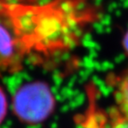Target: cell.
<instances>
[{
    "label": "cell",
    "mask_w": 128,
    "mask_h": 128,
    "mask_svg": "<svg viewBox=\"0 0 128 128\" xmlns=\"http://www.w3.org/2000/svg\"><path fill=\"white\" fill-rule=\"evenodd\" d=\"M15 12L28 57L39 60L72 49L97 14L88 0H51L33 6L17 3Z\"/></svg>",
    "instance_id": "cell-1"
},
{
    "label": "cell",
    "mask_w": 128,
    "mask_h": 128,
    "mask_svg": "<svg viewBox=\"0 0 128 128\" xmlns=\"http://www.w3.org/2000/svg\"><path fill=\"white\" fill-rule=\"evenodd\" d=\"M12 3L0 4V76L20 71L28 58Z\"/></svg>",
    "instance_id": "cell-2"
},
{
    "label": "cell",
    "mask_w": 128,
    "mask_h": 128,
    "mask_svg": "<svg viewBox=\"0 0 128 128\" xmlns=\"http://www.w3.org/2000/svg\"><path fill=\"white\" fill-rule=\"evenodd\" d=\"M52 108L50 91L39 83L20 88L14 98V110L20 120L36 123L46 118Z\"/></svg>",
    "instance_id": "cell-3"
},
{
    "label": "cell",
    "mask_w": 128,
    "mask_h": 128,
    "mask_svg": "<svg viewBox=\"0 0 128 128\" xmlns=\"http://www.w3.org/2000/svg\"><path fill=\"white\" fill-rule=\"evenodd\" d=\"M116 110L128 118V68L122 73L115 91Z\"/></svg>",
    "instance_id": "cell-4"
},
{
    "label": "cell",
    "mask_w": 128,
    "mask_h": 128,
    "mask_svg": "<svg viewBox=\"0 0 128 128\" xmlns=\"http://www.w3.org/2000/svg\"><path fill=\"white\" fill-rule=\"evenodd\" d=\"M104 119L108 128H128V118L123 116L116 108L104 114Z\"/></svg>",
    "instance_id": "cell-5"
},
{
    "label": "cell",
    "mask_w": 128,
    "mask_h": 128,
    "mask_svg": "<svg viewBox=\"0 0 128 128\" xmlns=\"http://www.w3.org/2000/svg\"><path fill=\"white\" fill-rule=\"evenodd\" d=\"M84 128H108L104 119V113H94L87 119Z\"/></svg>",
    "instance_id": "cell-6"
},
{
    "label": "cell",
    "mask_w": 128,
    "mask_h": 128,
    "mask_svg": "<svg viewBox=\"0 0 128 128\" xmlns=\"http://www.w3.org/2000/svg\"><path fill=\"white\" fill-rule=\"evenodd\" d=\"M8 102L7 97L4 92V89L0 86V124L4 122V118L7 114Z\"/></svg>",
    "instance_id": "cell-7"
},
{
    "label": "cell",
    "mask_w": 128,
    "mask_h": 128,
    "mask_svg": "<svg viewBox=\"0 0 128 128\" xmlns=\"http://www.w3.org/2000/svg\"><path fill=\"white\" fill-rule=\"evenodd\" d=\"M123 47H124V51L128 55V30L126 31V35H124V39H123Z\"/></svg>",
    "instance_id": "cell-8"
},
{
    "label": "cell",
    "mask_w": 128,
    "mask_h": 128,
    "mask_svg": "<svg viewBox=\"0 0 128 128\" xmlns=\"http://www.w3.org/2000/svg\"><path fill=\"white\" fill-rule=\"evenodd\" d=\"M38 0H14V2L17 3H25V4H28V3H33L36 2Z\"/></svg>",
    "instance_id": "cell-9"
},
{
    "label": "cell",
    "mask_w": 128,
    "mask_h": 128,
    "mask_svg": "<svg viewBox=\"0 0 128 128\" xmlns=\"http://www.w3.org/2000/svg\"><path fill=\"white\" fill-rule=\"evenodd\" d=\"M14 2V0H0V4H6V3H11Z\"/></svg>",
    "instance_id": "cell-10"
}]
</instances>
